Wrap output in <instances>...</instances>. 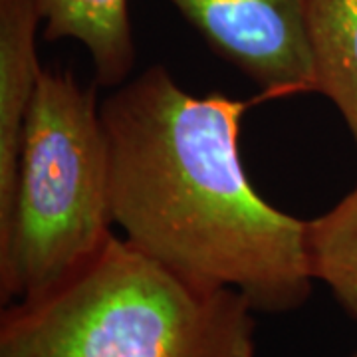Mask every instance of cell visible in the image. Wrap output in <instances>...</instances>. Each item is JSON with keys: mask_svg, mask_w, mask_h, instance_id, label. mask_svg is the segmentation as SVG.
Segmentation results:
<instances>
[{"mask_svg": "<svg viewBox=\"0 0 357 357\" xmlns=\"http://www.w3.org/2000/svg\"><path fill=\"white\" fill-rule=\"evenodd\" d=\"M248 102L192 96L149 66L100 103L112 217L143 255L264 314L312 296L307 222L258 195L238 151Z\"/></svg>", "mask_w": 357, "mask_h": 357, "instance_id": "1", "label": "cell"}, {"mask_svg": "<svg viewBox=\"0 0 357 357\" xmlns=\"http://www.w3.org/2000/svg\"><path fill=\"white\" fill-rule=\"evenodd\" d=\"M255 314L114 234L56 290L4 306L0 357H256Z\"/></svg>", "mask_w": 357, "mask_h": 357, "instance_id": "2", "label": "cell"}, {"mask_svg": "<svg viewBox=\"0 0 357 357\" xmlns=\"http://www.w3.org/2000/svg\"><path fill=\"white\" fill-rule=\"evenodd\" d=\"M109 151L98 84L42 68L8 215L0 218V302L50 294L109 238Z\"/></svg>", "mask_w": 357, "mask_h": 357, "instance_id": "3", "label": "cell"}, {"mask_svg": "<svg viewBox=\"0 0 357 357\" xmlns=\"http://www.w3.org/2000/svg\"><path fill=\"white\" fill-rule=\"evenodd\" d=\"M264 100L314 91L306 0H169Z\"/></svg>", "mask_w": 357, "mask_h": 357, "instance_id": "4", "label": "cell"}, {"mask_svg": "<svg viewBox=\"0 0 357 357\" xmlns=\"http://www.w3.org/2000/svg\"><path fill=\"white\" fill-rule=\"evenodd\" d=\"M38 0H0V218L13 203L26 123L42 66Z\"/></svg>", "mask_w": 357, "mask_h": 357, "instance_id": "5", "label": "cell"}, {"mask_svg": "<svg viewBox=\"0 0 357 357\" xmlns=\"http://www.w3.org/2000/svg\"><path fill=\"white\" fill-rule=\"evenodd\" d=\"M44 38L77 40L91 56L96 84L119 88L137 62L128 0H38Z\"/></svg>", "mask_w": 357, "mask_h": 357, "instance_id": "6", "label": "cell"}, {"mask_svg": "<svg viewBox=\"0 0 357 357\" xmlns=\"http://www.w3.org/2000/svg\"><path fill=\"white\" fill-rule=\"evenodd\" d=\"M314 91L337 107L357 147V0H306Z\"/></svg>", "mask_w": 357, "mask_h": 357, "instance_id": "7", "label": "cell"}, {"mask_svg": "<svg viewBox=\"0 0 357 357\" xmlns=\"http://www.w3.org/2000/svg\"><path fill=\"white\" fill-rule=\"evenodd\" d=\"M307 255L314 280L326 284L335 302L357 318V185L307 222Z\"/></svg>", "mask_w": 357, "mask_h": 357, "instance_id": "8", "label": "cell"}, {"mask_svg": "<svg viewBox=\"0 0 357 357\" xmlns=\"http://www.w3.org/2000/svg\"><path fill=\"white\" fill-rule=\"evenodd\" d=\"M349 357H357V349H356V351H354V354H351V356H349Z\"/></svg>", "mask_w": 357, "mask_h": 357, "instance_id": "9", "label": "cell"}]
</instances>
